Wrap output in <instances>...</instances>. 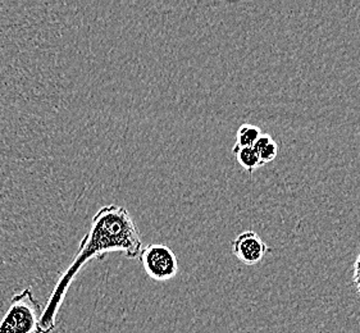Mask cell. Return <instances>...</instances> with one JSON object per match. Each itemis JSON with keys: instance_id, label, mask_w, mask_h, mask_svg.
Listing matches in <instances>:
<instances>
[{"instance_id": "6da1fadb", "label": "cell", "mask_w": 360, "mask_h": 333, "mask_svg": "<svg viewBox=\"0 0 360 333\" xmlns=\"http://www.w3.org/2000/svg\"><path fill=\"white\" fill-rule=\"evenodd\" d=\"M143 249V240L129 210L121 205H105L95 213L91 225L79 242L72 264L60 275L40 318V333H51L57 323L58 311L65 301L67 291L79 270L91 259H103L110 253H121L136 259Z\"/></svg>"}, {"instance_id": "7a4b0ae2", "label": "cell", "mask_w": 360, "mask_h": 333, "mask_svg": "<svg viewBox=\"0 0 360 333\" xmlns=\"http://www.w3.org/2000/svg\"><path fill=\"white\" fill-rule=\"evenodd\" d=\"M41 309L30 289L12 297L7 312L0 320V333H40Z\"/></svg>"}, {"instance_id": "3957f363", "label": "cell", "mask_w": 360, "mask_h": 333, "mask_svg": "<svg viewBox=\"0 0 360 333\" xmlns=\"http://www.w3.org/2000/svg\"><path fill=\"white\" fill-rule=\"evenodd\" d=\"M139 259L145 273L158 282H166L179 273V261L172 249L165 244H150L143 247Z\"/></svg>"}, {"instance_id": "277c9868", "label": "cell", "mask_w": 360, "mask_h": 333, "mask_svg": "<svg viewBox=\"0 0 360 333\" xmlns=\"http://www.w3.org/2000/svg\"><path fill=\"white\" fill-rule=\"evenodd\" d=\"M232 252L238 261L252 267L263 261L271 249L257 232L244 231L233 240Z\"/></svg>"}, {"instance_id": "5b68a950", "label": "cell", "mask_w": 360, "mask_h": 333, "mask_svg": "<svg viewBox=\"0 0 360 333\" xmlns=\"http://www.w3.org/2000/svg\"><path fill=\"white\" fill-rule=\"evenodd\" d=\"M252 148L258 152L262 166L274 162L278 154L277 143L268 133H262Z\"/></svg>"}, {"instance_id": "8992f818", "label": "cell", "mask_w": 360, "mask_h": 333, "mask_svg": "<svg viewBox=\"0 0 360 333\" xmlns=\"http://www.w3.org/2000/svg\"><path fill=\"white\" fill-rule=\"evenodd\" d=\"M232 154L235 155L238 164L250 174H254L255 169L262 166L259 155L255 152L254 148H241V146L235 145L232 148Z\"/></svg>"}, {"instance_id": "52a82bcc", "label": "cell", "mask_w": 360, "mask_h": 333, "mask_svg": "<svg viewBox=\"0 0 360 333\" xmlns=\"http://www.w3.org/2000/svg\"><path fill=\"white\" fill-rule=\"evenodd\" d=\"M263 132L259 127L250 124H243L236 132V145L252 148Z\"/></svg>"}, {"instance_id": "ba28073f", "label": "cell", "mask_w": 360, "mask_h": 333, "mask_svg": "<svg viewBox=\"0 0 360 333\" xmlns=\"http://www.w3.org/2000/svg\"><path fill=\"white\" fill-rule=\"evenodd\" d=\"M354 285L356 287L358 294H360V275H354Z\"/></svg>"}]
</instances>
